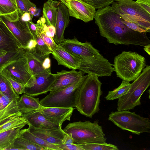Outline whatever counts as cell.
<instances>
[{
    "mask_svg": "<svg viewBox=\"0 0 150 150\" xmlns=\"http://www.w3.org/2000/svg\"></svg>",
    "mask_w": 150,
    "mask_h": 150,
    "instance_id": "f5cc1de1",
    "label": "cell"
},
{
    "mask_svg": "<svg viewBox=\"0 0 150 150\" xmlns=\"http://www.w3.org/2000/svg\"><path fill=\"white\" fill-rule=\"evenodd\" d=\"M143 49L149 55H150V44H149L144 46Z\"/></svg>",
    "mask_w": 150,
    "mask_h": 150,
    "instance_id": "f907efd6",
    "label": "cell"
},
{
    "mask_svg": "<svg viewBox=\"0 0 150 150\" xmlns=\"http://www.w3.org/2000/svg\"><path fill=\"white\" fill-rule=\"evenodd\" d=\"M56 145L61 150H84L78 145L73 143H62Z\"/></svg>",
    "mask_w": 150,
    "mask_h": 150,
    "instance_id": "74e56055",
    "label": "cell"
},
{
    "mask_svg": "<svg viewBox=\"0 0 150 150\" xmlns=\"http://www.w3.org/2000/svg\"><path fill=\"white\" fill-rule=\"evenodd\" d=\"M0 20L8 27L15 38L20 48L25 49L30 40L34 39L27 22L23 21L17 11L6 15H0Z\"/></svg>",
    "mask_w": 150,
    "mask_h": 150,
    "instance_id": "9c48e42d",
    "label": "cell"
},
{
    "mask_svg": "<svg viewBox=\"0 0 150 150\" xmlns=\"http://www.w3.org/2000/svg\"><path fill=\"white\" fill-rule=\"evenodd\" d=\"M98 123V120L93 122L89 120L74 122L69 123L63 130L71 136L73 143L76 144L106 142L105 134Z\"/></svg>",
    "mask_w": 150,
    "mask_h": 150,
    "instance_id": "3957f363",
    "label": "cell"
},
{
    "mask_svg": "<svg viewBox=\"0 0 150 150\" xmlns=\"http://www.w3.org/2000/svg\"><path fill=\"white\" fill-rule=\"evenodd\" d=\"M67 7L69 16L86 23L94 19L96 9L82 0H59Z\"/></svg>",
    "mask_w": 150,
    "mask_h": 150,
    "instance_id": "8fae6325",
    "label": "cell"
},
{
    "mask_svg": "<svg viewBox=\"0 0 150 150\" xmlns=\"http://www.w3.org/2000/svg\"><path fill=\"white\" fill-rule=\"evenodd\" d=\"M102 84L96 75L88 74L83 76L76 89L75 99V107L81 114L92 118L99 112Z\"/></svg>",
    "mask_w": 150,
    "mask_h": 150,
    "instance_id": "7a4b0ae2",
    "label": "cell"
},
{
    "mask_svg": "<svg viewBox=\"0 0 150 150\" xmlns=\"http://www.w3.org/2000/svg\"><path fill=\"white\" fill-rule=\"evenodd\" d=\"M17 102V101L13 100L0 111V123L13 117L22 116V114L18 109Z\"/></svg>",
    "mask_w": 150,
    "mask_h": 150,
    "instance_id": "f1b7e54d",
    "label": "cell"
},
{
    "mask_svg": "<svg viewBox=\"0 0 150 150\" xmlns=\"http://www.w3.org/2000/svg\"><path fill=\"white\" fill-rule=\"evenodd\" d=\"M10 83L16 93L20 95L24 93L25 86L23 84L9 77H5Z\"/></svg>",
    "mask_w": 150,
    "mask_h": 150,
    "instance_id": "8d00e7d4",
    "label": "cell"
},
{
    "mask_svg": "<svg viewBox=\"0 0 150 150\" xmlns=\"http://www.w3.org/2000/svg\"><path fill=\"white\" fill-rule=\"evenodd\" d=\"M25 52L24 49L21 48L17 51L7 52L6 54L0 56V73L9 64L24 56Z\"/></svg>",
    "mask_w": 150,
    "mask_h": 150,
    "instance_id": "83f0119b",
    "label": "cell"
},
{
    "mask_svg": "<svg viewBox=\"0 0 150 150\" xmlns=\"http://www.w3.org/2000/svg\"><path fill=\"white\" fill-rule=\"evenodd\" d=\"M83 78L63 89L50 91L48 94L40 101V103L45 107H75L76 90Z\"/></svg>",
    "mask_w": 150,
    "mask_h": 150,
    "instance_id": "ba28073f",
    "label": "cell"
},
{
    "mask_svg": "<svg viewBox=\"0 0 150 150\" xmlns=\"http://www.w3.org/2000/svg\"><path fill=\"white\" fill-rule=\"evenodd\" d=\"M27 23L30 32L33 35L34 39H35L37 37L36 32L37 28V24L34 23L32 21L28 22Z\"/></svg>",
    "mask_w": 150,
    "mask_h": 150,
    "instance_id": "b9f144b4",
    "label": "cell"
},
{
    "mask_svg": "<svg viewBox=\"0 0 150 150\" xmlns=\"http://www.w3.org/2000/svg\"><path fill=\"white\" fill-rule=\"evenodd\" d=\"M20 48L13 35L6 26L0 21V50L7 52L15 51Z\"/></svg>",
    "mask_w": 150,
    "mask_h": 150,
    "instance_id": "ac0fdd59",
    "label": "cell"
},
{
    "mask_svg": "<svg viewBox=\"0 0 150 150\" xmlns=\"http://www.w3.org/2000/svg\"><path fill=\"white\" fill-rule=\"evenodd\" d=\"M14 128L0 133V150H6L12 145L15 140L21 135L25 129Z\"/></svg>",
    "mask_w": 150,
    "mask_h": 150,
    "instance_id": "7402d4cb",
    "label": "cell"
},
{
    "mask_svg": "<svg viewBox=\"0 0 150 150\" xmlns=\"http://www.w3.org/2000/svg\"><path fill=\"white\" fill-rule=\"evenodd\" d=\"M84 74L81 71H77L75 69L62 70L60 72H57L56 79L49 91H58L69 86L82 78Z\"/></svg>",
    "mask_w": 150,
    "mask_h": 150,
    "instance_id": "4fadbf2b",
    "label": "cell"
},
{
    "mask_svg": "<svg viewBox=\"0 0 150 150\" xmlns=\"http://www.w3.org/2000/svg\"><path fill=\"white\" fill-rule=\"evenodd\" d=\"M25 50L24 56L27 59L29 69L33 76L44 73L51 72L43 68L42 66V62L30 52Z\"/></svg>",
    "mask_w": 150,
    "mask_h": 150,
    "instance_id": "603a6c76",
    "label": "cell"
},
{
    "mask_svg": "<svg viewBox=\"0 0 150 150\" xmlns=\"http://www.w3.org/2000/svg\"><path fill=\"white\" fill-rule=\"evenodd\" d=\"M36 6H33L30 8L28 10V12L33 17L36 12Z\"/></svg>",
    "mask_w": 150,
    "mask_h": 150,
    "instance_id": "c3c4849f",
    "label": "cell"
},
{
    "mask_svg": "<svg viewBox=\"0 0 150 150\" xmlns=\"http://www.w3.org/2000/svg\"><path fill=\"white\" fill-rule=\"evenodd\" d=\"M29 123L22 116L11 117L0 123V133L14 128H23Z\"/></svg>",
    "mask_w": 150,
    "mask_h": 150,
    "instance_id": "484cf974",
    "label": "cell"
},
{
    "mask_svg": "<svg viewBox=\"0 0 150 150\" xmlns=\"http://www.w3.org/2000/svg\"><path fill=\"white\" fill-rule=\"evenodd\" d=\"M7 53L6 51L0 50V56L6 54Z\"/></svg>",
    "mask_w": 150,
    "mask_h": 150,
    "instance_id": "816d5d0a",
    "label": "cell"
},
{
    "mask_svg": "<svg viewBox=\"0 0 150 150\" xmlns=\"http://www.w3.org/2000/svg\"></svg>",
    "mask_w": 150,
    "mask_h": 150,
    "instance_id": "db71d44e",
    "label": "cell"
},
{
    "mask_svg": "<svg viewBox=\"0 0 150 150\" xmlns=\"http://www.w3.org/2000/svg\"><path fill=\"white\" fill-rule=\"evenodd\" d=\"M94 18L100 35L110 43L116 45H133L144 47L150 43L147 33H140L128 28L122 19L109 6L98 9Z\"/></svg>",
    "mask_w": 150,
    "mask_h": 150,
    "instance_id": "6da1fadb",
    "label": "cell"
},
{
    "mask_svg": "<svg viewBox=\"0 0 150 150\" xmlns=\"http://www.w3.org/2000/svg\"><path fill=\"white\" fill-rule=\"evenodd\" d=\"M18 109L22 114H26L34 111L41 109L44 107L40 103L38 98L24 93L17 102Z\"/></svg>",
    "mask_w": 150,
    "mask_h": 150,
    "instance_id": "ffe728a7",
    "label": "cell"
},
{
    "mask_svg": "<svg viewBox=\"0 0 150 150\" xmlns=\"http://www.w3.org/2000/svg\"><path fill=\"white\" fill-rule=\"evenodd\" d=\"M22 20L25 22H28L32 21L33 17L28 12H25L23 14H21Z\"/></svg>",
    "mask_w": 150,
    "mask_h": 150,
    "instance_id": "bcb514c9",
    "label": "cell"
},
{
    "mask_svg": "<svg viewBox=\"0 0 150 150\" xmlns=\"http://www.w3.org/2000/svg\"><path fill=\"white\" fill-rule=\"evenodd\" d=\"M37 44V42L35 39H31L30 40L27 47L24 49L29 52H31L35 48Z\"/></svg>",
    "mask_w": 150,
    "mask_h": 150,
    "instance_id": "ee69618b",
    "label": "cell"
},
{
    "mask_svg": "<svg viewBox=\"0 0 150 150\" xmlns=\"http://www.w3.org/2000/svg\"><path fill=\"white\" fill-rule=\"evenodd\" d=\"M42 28L43 31L47 36L54 38L56 33V29L54 26L44 24L42 25Z\"/></svg>",
    "mask_w": 150,
    "mask_h": 150,
    "instance_id": "ab89813d",
    "label": "cell"
},
{
    "mask_svg": "<svg viewBox=\"0 0 150 150\" xmlns=\"http://www.w3.org/2000/svg\"><path fill=\"white\" fill-rule=\"evenodd\" d=\"M108 120L123 130L140 135L150 132V120L132 112L129 110L112 112L109 114Z\"/></svg>",
    "mask_w": 150,
    "mask_h": 150,
    "instance_id": "52a82bcc",
    "label": "cell"
},
{
    "mask_svg": "<svg viewBox=\"0 0 150 150\" xmlns=\"http://www.w3.org/2000/svg\"><path fill=\"white\" fill-rule=\"evenodd\" d=\"M33 83L29 87L25 88L24 93L28 95L35 97L46 93L55 81L56 74L50 73H44L34 76Z\"/></svg>",
    "mask_w": 150,
    "mask_h": 150,
    "instance_id": "7c38bea8",
    "label": "cell"
},
{
    "mask_svg": "<svg viewBox=\"0 0 150 150\" xmlns=\"http://www.w3.org/2000/svg\"><path fill=\"white\" fill-rule=\"evenodd\" d=\"M136 1L147 12L150 14V0H137Z\"/></svg>",
    "mask_w": 150,
    "mask_h": 150,
    "instance_id": "60d3db41",
    "label": "cell"
},
{
    "mask_svg": "<svg viewBox=\"0 0 150 150\" xmlns=\"http://www.w3.org/2000/svg\"><path fill=\"white\" fill-rule=\"evenodd\" d=\"M46 23V21L45 19L43 16L40 18L37 22L38 24H45Z\"/></svg>",
    "mask_w": 150,
    "mask_h": 150,
    "instance_id": "681fc988",
    "label": "cell"
},
{
    "mask_svg": "<svg viewBox=\"0 0 150 150\" xmlns=\"http://www.w3.org/2000/svg\"><path fill=\"white\" fill-rule=\"evenodd\" d=\"M122 22L128 28L136 32L140 33L148 32L146 30L134 23L126 21L122 19Z\"/></svg>",
    "mask_w": 150,
    "mask_h": 150,
    "instance_id": "f35d334b",
    "label": "cell"
},
{
    "mask_svg": "<svg viewBox=\"0 0 150 150\" xmlns=\"http://www.w3.org/2000/svg\"><path fill=\"white\" fill-rule=\"evenodd\" d=\"M124 21L136 24L150 32V14L133 0H114L111 6Z\"/></svg>",
    "mask_w": 150,
    "mask_h": 150,
    "instance_id": "5b68a950",
    "label": "cell"
},
{
    "mask_svg": "<svg viewBox=\"0 0 150 150\" xmlns=\"http://www.w3.org/2000/svg\"><path fill=\"white\" fill-rule=\"evenodd\" d=\"M0 74L23 84L25 87L30 86L34 79L29 71L27 59L24 56L9 64Z\"/></svg>",
    "mask_w": 150,
    "mask_h": 150,
    "instance_id": "30bf717a",
    "label": "cell"
},
{
    "mask_svg": "<svg viewBox=\"0 0 150 150\" xmlns=\"http://www.w3.org/2000/svg\"><path fill=\"white\" fill-rule=\"evenodd\" d=\"M28 130L33 134L47 142L55 145L62 143L65 133L62 128L42 129L28 125Z\"/></svg>",
    "mask_w": 150,
    "mask_h": 150,
    "instance_id": "9a60e30c",
    "label": "cell"
},
{
    "mask_svg": "<svg viewBox=\"0 0 150 150\" xmlns=\"http://www.w3.org/2000/svg\"><path fill=\"white\" fill-rule=\"evenodd\" d=\"M93 6L96 9H99L108 6L113 3L114 0H82Z\"/></svg>",
    "mask_w": 150,
    "mask_h": 150,
    "instance_id": "d590c367",
    "label": "cell"
},
{
    "mask_svg": "<svg viewBox=\"0 0 150 150\" xmlns=\"http://www.w3.org/2000/svg\"><path fill=\"white\" fill-rule=\"evenodd\" d=\"M113 66L117 77L130 82L135 80L146 66V59L137 52L124 51L115 57Z\"/></svg>",
    "mask_w": 150,
    "mask_h": 150,
    "instance_id": "277c9868",
    "label": "cell"
},
{
    "mask_svg": "<svg viewBox=\"0 0 150 150\" xmlns=\"http://www.w3.org/2000/svg\"><path fill=\"white\" fill-rule=\"evenodd\" d=\"M130 85L129 82L122 80L121 83L117 88L108 91L105 99L107 100H112L120 98L127 93Z\"/></svg>",
    "mask_w": 150,
    "mask_h": 150,
    "instance_id": "f546056e",
    "label": "cell"
},
{
    "mask_svg": "<svg viewBox=\"0 0 150 150\" xmlns=\"http://www.w3.org/2000/svg\"><path fill=\"white\" fill-rule=\"evenodd\" d=\"M42 66L45 70L51 72V60L49 57L45 58L42 63Z\"/></svg>",
    "mask_w": 150,
    "mask_h": 150,
    "instance_id": "7bdbcfd3",
    "label": "cell"
},
{
    "mask_svg": "<svg viewBox=\"0 0 150 150\" xmlns=\"http://www.w3.org/2000/svg\"><path fill=\"white\" fill-rule=\"evenodd\" d=\"M21 136L45 148L46 150H61L56 145L50 143L34 135L30 132L27 129H25Z\"/></svg>",
    "mask_w": 150,
    "mask_h": 150,
    "instance_id": "4316f807",
    "label": "cell"
},
{
    "mask_svg": "<svg viewBox=\"0 0 150 150\" xmlns=\"http://www.w3.org/2000/svg\"><path fill=\"white\" fill-rule=\"evenodd\" d=\"M60 2L55 0H48L44 4L43 16L47 25L55 27L58 7Z\"/></svg>",
    "mask_w": 150,
    "mask_h": 150,
    "instance_id": "44dd1931",
    "label": "cell"
},
{
    "mask_svg": "<svg viewBox=\"0 0 150 150\" xmlns=\"http://www.w3.org/2000/svg\"><path fill=\"white\" fill-rule=\"evenodd\" d=\"M37 36L39 34L45 43L52 52L58 46V45L55 42L53 38L48 37L46 35L43 30L42 24L37 23Z\"/></svg>",
    "mask_w": 150,
    "mask_h": 150,
    "instance_id": "836d02e7",
    "label": "cell"
},
{
    "mask_svg": "<svg viewBox=\"0 0 150 150\" xmlns=\"http://www.w3.org/2000/svg\"><path fill=\"white\" fill-rule=\"evenodd\" d=\"M22 116L26 120L28 124L36 128L48 129L62 128L59 125L47 120L39 110L22 114Z\"/></svg>",
    "mask_w": 150,
    "mask_h": 150,
    "instance_id": "d6986e66",
    "label": "cell"
},
{
    "mask_svg": "<svg viewBox=\"0 0 150 150\" xmlns=\"http://www.w3.org/2000/svg\"><path fill=\"white\" fill-rule=\"evenodd\" d=\"M142 71L130 83L127 93L118 99L117 111L130 110L141 105V96L150 85V66L146 65Z\"/></svg>",
    "mask_w": 150,
    "mask_h": 150,
    "instance_id": "8992f818",
    "label": "cell"
},
{
    "mask_svg": "<svg viewBox=\"0 0 150 150\" xmlns=\"http://www.w3.org/2000/svg\"><path fill=\"white\" fill-rule=\"evenodd\" d=\"M16 0H0V15H6L17 11Z\"/></svg>",
    "mask_w": 150,
    "mask_h": 150,
    "instance_id": "d6a6232c",
    "label": "cell"
},
{
    "mask_svg": "<svg viewBox=\"0 0 150 150\" xmlns=\"http://www.w3.org/2000/svg\"><path fill=\"white\" fill-rule=\"evenodd\" d=\"M6 150H46L45 148L21 136L17 138L15 140L13 145Z\"/></svg>",
    "mask_w": 150,
    "mask_h": 150,
    "instance_id": "d4e9b609",
    "label": "cell"
},
{
    "mask_svg": "<svg viewBox=\"0 0 150 150\" xmlns=\"http://www.w3.org/2000/svg\"><path fill=\"white\" fill-rule=\"evenodd\" d=\"M84 150H117V146L114 145L107 143H93L78 145Z\"/></svg>",
    "mask_w": 150,
    "mask_h": 150,
    "instance_id": "1f68e13d",
    "label": "cell"
},
{
    "mask_svg": "<svg viewBox=\"0 0 150 150\" xmlns=\"http://www.w3.org/2000/svg\"><path fill=\"white\" fill-rule=\"evenodd\" d=\"M51 54L58 65L64 66L72 69H79L80 64L79 59L59 45H58Z\"/></svg>",
    "mask_w": 150,
    "mask_h": 150,
    "instance_id": "e0dca14e",
    "label": "cell"
},
{
    "mask_svg": "<svg viewBox=\"0 0 150 150\" xmlns=\"http://www.w3.org/2000/svg\"><path fill=\"white\" fill-rule=\"evenodd\" d=\"M69 15L66 6L62 2L58 9L55 28L56 33L53 38L55 42L60 45L64 40V33L69 22Z\"/></svg>",
    "mask_w": 150,
    "mask_h": 150,
    "instance_id": "2e32d148",
    "label": "cell"
},
{
    "mask_svg": "<svg viewBox=\"0 0 150 150\" xmlns=\"http://www.w3.org/2000/svg\"><path fill=\"white\" fill-rule=\"evenodd\" d=\"M0 92L5 95L18 101L20 97L12 87L10 83L4 76L0 74Z\"/></svg>",
    "mask_w": 150,
    "mask_h": 150,
    "instance_id": "4dcf8cb0",
    "label": "cell"
},
{
    "mask_svg": "<svg viewBox=\"0 0 150 150\" xmlns=\"http://www.w3.org/2000/svg\"><path fill=\"white\" fill-rule=\"evenodd\" d=\"M74 110L73 108L45 107L39 110L47 120L59 125L61 128L64 122L70 120Z\"/></svg>",
    "mask_w": 150,
    "mask_h": 150,
    "instance_id": "5bb4252c",
    "label": "cell"
},
{
    "mask_svg": "<svg viewBox=\"0 0 150 150\" xmlns=\"http://www.w3.org/2000/svg\"><path fill=\"white\" fill-rule=\"evenodd\" d=\"M35 39L37 43L36 46L33 50L29 52L43 62L45 58L49 57L52 52L39 34L37 35Z\"/></svg>",
    "mask_w": 150,
    "mask_h": 150,
    "instance_id": "cb8c5ba5",
    "label": "cell"
},
{
    "mask_svg": "<svg viewBox=\"0 0 150 150\" xmlns=\"http://www.w3.org/2000/svg\"><path fill=\"white\" fill-rule=\"evenodd\" d=\"M16 1L18 7L17 11L21 15L25 12H28V10L31 7L36 6L30 0H16Z\"/></svg>",
    "mask_w": 150,
    "mask_h": 150,
    "instance_id": "e575fe53",
    "label": "cell"
},
{
    "mask_svg": "<svg viewBox=\"0 0 150 150\" xmlns=\"http://www.w3.org/2000/svg\"><path fill=\"white\" fill-rule=\"evenodd\" d=\"M6 100V96L0 92V111L5 108Z\"/></svg>",
    "mask_w": 150,
    "mask_h": 150,
    "instance_id": "f6af8a7d",
    "label": "cell"
},
{
    "mask_svg": "<svg viewBox=\"0 0 150 150\" xmlns=\"http://www.w3.org/2000/svg\"><path fill=\"white\" fill-rule=\"evenodd\" d=\"M62 143H73V139L70 135L66 133L62 141Z\"/></svg>",
    "mask_w": 150,
    "mask_h": 150,
    "instance_id": "7dc6e473",
    "label": "cell"
}]
</instances>
